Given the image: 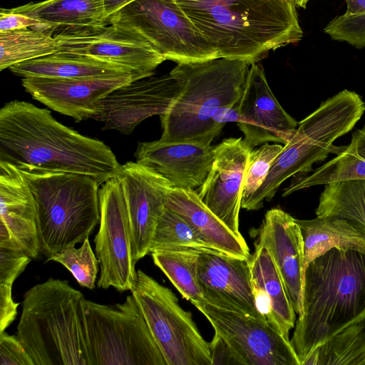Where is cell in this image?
<instances>
[{"label":"cell","mask_w":365,"mask_h":365,"mask_svg":"<svg viewBox=\"0 0 365 365\" xmlns=\"http://www.w3.org/2000/svg\"><path fill=\"white\" fill-rule=\"evenodd\" d=\"M0 160L19 169L88 175L101 185L121 165L101 140L61 124L46 108L18 100L0 110Z\"/></svg>","instance_id":"obj_1"},{"label":"cell","mask_w":365,"mask_h":365,"mask_svg":"<svg viewBox=\"0 0 365 365\" xmlns=\"http://www.w3.org/2000/svg\"><path fill=\"white\" fill-rule=\"evenodd\" d=\"M220 58L257 63L303 37L288 0H173Z\"/></svg>","instance_id":"obj_2"},{"label":"cell","mask_w":365,"mask_h":365,"mask_svg":"<svg viewBox=\"0 0 365 365\" xmlns=\"http://www.w3.org/2000/svg\"><path fill=\"white\" fill-rule=\"evenodd\" d=\"M365 318V254L331 249L308 265L302 312L290 342L301 365L311 353Z\"/></svg>","instance_id":"obj_3"},{"label":"cell","mask_w":365,"mask_h":365,"mask_svg":"<svg viewBox=\"0 0 365 365\" xmlns=\"http://www.w3.org/2000/svg\"><path fill=\"white\" fill-rule=\"evenodd\" d=\"M85 299L59 279L49 278L26 291L17 337L34 365H91Z\"/></svg>","instance_id":"obj_4"},{"label":"cell","mask_w":365,"mask_h":365,"mask_svg":"<svg viewBox=\"0 0 365 365\" xmlns=\"http://www.w3.org/2000/svg\"><path fill=\"white\" fill-rule=\"evenodd\" d=\"M250 66L245 61L224 58L178 64L170 74L181 83L182 89L160 115V140L210 145L216 137L212 117L218 108L240 101Z\"/></svg>","instance_id":"obj_5"},{"label":"cell","mask_w":365,"mask_h":365,"mask_svg":"<svg viewBox=\"0 0 365 365\" xmlns=\"http://www.w3.org/2000/svg\"><path fill=\"white\" fill-rule=\"evenodd\" d=\"M19 170L36 200L42 255L48 259L89 237L100 222L97 179L80 173Z\"/></svg>","instance_id":"obj_6"},{"label":"cell","mask_w":365,"mask_h":365,"mask_svg":"<svg viewBox=\"0 0 365 365\" xmlns=\"http://www.w3.org/2000/svg\"><path fill=\"white\" fill-rule=\"evenodd\" d=\"M365 112V103L354 91L344 89L323 101L298 123L292 138L274 160L260 187L241 203V208L258 210L270 201L289 178L312 170L333 151L334 142L354 128Z\"/></svg>","instance_id":"obj_7"},{"label":"cell","mask_w":365,"mask_h":365,"mask_svg":"<svg viewBox=\"0 0 365 365\" xmlns=\"http://www.w3.org/2000/svg\"><path fill=\"white\" fill-rule=\"evenodd\" d=\"M83 308L91 365H167L132 294L114 305L86 299Z\"/></svg>","instance_id":"obj_8"},{"label":"cell","mask_w":365,"mask_h":365,"mask_svg":"<svg viewBox=\"0 0 365 365\" xmlns=\"http://www.w3.org/2000/svg\"><path fill=\"white\" fill-rule=\"evenodd\" d=\"M138 34L164 58L179 63L220 58L218 51L173 0H134L107 19Z\"/></svg>","instance_id":"obj_9"},{"label":"cell","mask_w":365,"mask_h":365,"mask_svg":"<svg viewBox=\"0 0 365 365\" xmlns=\"http://www.w3.org/2000/svg\"><path fill=\"white\" fill-rule=\"evenodd\" d=\"M131 294L167 365H211L210 343L171 289L138 269Z\"/></svg>","instance_id":"obj_10"},{"label":"cell","mask_w":365,"mask_h":365,"mask_svg":"<svg viewBox=\"0 0 365 365\" xmlns=\"http://www.w3.org/2000/svg\"><path fill=\"white\" fill-rule=\"evenodd\" d=\"M52 34L56 53L94 58L127 68L140 78L154 75L166 61L138 34L113 24L58 28Z\"/></svg>","instance_id":"obj_11"},{"label":"cell","mask_w":365,"mask_h":365,"mask_svg":"<svg viewBox=\"0 0 365 365\" xmlns=\"http://www.w3.org/2000/svg\"><path fill=\"white\" fill-rule=\"evenodd\" d=\"M194 305L227 344L236 364L301 365L289 338L267 321L205 300Z\"/></svg>","instance_id":"obj_12"},{"label":"cell","mask_w":365,"mask_h":365,"mask_svg":"<svg viewBox=\"0 0 365 365\" xmlns=\"http://www.w3.org/2000/svg\"><path fill=\"white\" fill-rule=\"evenodd\" d=\"M100 222L95 237L99 262L97 286L132 291L137 279L132 257L131 235L127 205L121 185L115 176L99 190Z\"/></svg>","instance_id":"obj_13"},{"label":"cell","mask_w":365,"mask_h":365,"mask_svg":"<svg viewBox=\"0 0 365 365\" xmlns=\"http://www.w3.org/2000/svg\"><path fill=\"white\" fill-rule=\"evenodd\" d=\"M181 89V83L170 73L134 80L102 98L92 119L103 122V130L131 134L145 119L166 113Z\"/></svg>","instance_id":"obj_14"},{"label":"cell","mask_w":365,"mask_h":365,"mask_svg":"<svg viewBox=\"0 0 365 365\" xmlns=\"http://www.w3.org/2000/svg\"><path fill=\"white\" fill-rule=\"evenodd\" d=\"M123 188L130 222L134 263L150 253L158 219L172 183L135 161L121 165L115 175Z\"/></svg>","instance_id":"obj_15"},{"label":"cell","mask_w":365,"mask_h":365,"mask_svg":"<svg viewBox=\"0 0 365 365\" xmlns=\"http://www.w3.org/2000/svg\"><path fill=\"white\" fill-rule=\"evenodd\" d=\"M252 150L242 138L224 139L215 146L212 168L195 190L204 205L240 237L243 181Z\"/></svg>","instance_id":"obj_16"},{"label":"cell","mask_w":365,"mask_h":365,"mask_svg":"<svg viewBox=\"0 0 365 365\" xmlns=\"http://www.w3.org/2000/svg\"><path fill=\"white\" fill-rule=\"evenodd\" d=\"M238 113L237 125L252 148L269 142L285 145L299 123L274 97L258 62L250 66Z\"/></svg>","instance_id":"obj_17"},{"label":"cell","mask_w":365,"mask_h":365,"mask_svg":"<svg viewBox=\"0 0 365 365\" xmlns=\"http://www.w3.org/2000/svg\"><path fill=\"white\" fill-rule=\"evenodd\" d=\"M0 249L31 259L40 252L34 193L23 173L4 160H0Z\"/></svg>","instance_id":"obj_18"},{"label":"cell","mask_w":365,"mask_h":365,"mask_svg":"<svg viewBox=\"0 0 365 365\" xmlns=\"http://www.w3.org/2000/svg\"><path fill=\"white\" fill-rule=\"evenodd\" d=\"M197 274L205 301L266 321L256 306L249 259L218 250L202 251Z\"/></svg>","instance_id":"obj_19"},{"label":"cell","mask_w":365,"mask_h":365,"mask_svg":"<svg viewBox=\"0 0 365 365\" xmlns=\"http://www.w3.org/2000/svg\"><path fill=\"white\" fill-rule=\"evenodd\" d=\"M133 75L81 78H23L33 98L79 122L92 118L97 103L115 89L134 80Z\"/></svg>","instance_id":"obj_20"},{"label":"cell","mask_w":365,"mask_h":365,"mask_svg":"<svg viewBox=\"0 0 365 365\" xmlns=\"http://www.w3.org/2000/svg\"><path fill=\"white\" fill-rule=\"evenodd\" d=\"M267 248L282 277L294 312H302L304 240L296 219L279 208L267 212L257 242Z\"/></svg>","instance_id":"obj_21"},{"label":"cell","mask_w":365,"mask_h":365,"mask_svg":"<svg viewBox=\"0 0 365 365\" xmlns=\"http://www.w3.org/2000/svg\"><path fill=\"white\" fill-rule=\"evenodd\" d=\"M215 146L192 142H140L136 161L169 180L174 187L195 190L212 165Z\"/></svg>","instance_id":"obj_22"},{"label":"cell","mask_w":365,"mask_h":365,"mask_svg":"<svg viewBox=\"0 0 365 365\" xmlns=\"http://www.w3.org/2000/svg\"><path fill=\"white\" fill-rule=\"evenodd\" d=\"M249 262L258 311L269 324L289 338L290 330L295 326L296 312L270 254L265 247L255 243Z\"/></svg>","instance_id":"obj_23"},{"label":"cell","mask_w":365,"mask_h":365,"mask_svg":"<svg viewBox=\"0 0 365 365\" xmlns=\"http://www.w3.org/2000/svg\"><path fill=\"white\" fill-rule=\"evenodd\" d=\"M165 207L186 220L211 245L227 255L249 259L250 249L243 237L235 235L202 202L195 190L173 187Z\"/></svg>","instance_id":"obj_24"},{"label":"cell","mask_w":365,"mask_h":365,"mask_svg":"<svg viewBox=\"0 0 365 365\" xmlns=\"http://www.w3.org/2000/svg\"><path fill=\"white\" fill-rule=\"evenodd\" d=\"M17 76L54 78H81L133 75L123 67L94 58L68 53H54L29 60L9 68Z\"/></svg>","instance_id":"obj_25"},{"label":"cell","mask_w":365,"mask_h":365,"mask_svg":"<svg viewBox=\"0 0 365 365\" xmlns=\"http://www.w3.org/2000/svg\"><path fill=\"white\" fill-rule=\"evenodd\" d=\"M296 222L304 240V274L312 261L333 248L365 254V234L344 219L327 216Z\"/></svg>","instance_id":"obj_26"},{"label":"cell","mask_w":365,"mask_h":365,"mask_svg":"<svg viewBox=\"0 0 365 365\" xmlns=\"http://www.w3.org/2000/svg\"><path fill=\"white\" fill-rule=\"evenodd\" d=\"M38 19L43 31L106 24L105 0H45L9 9Z\"/></svg>","instance_id":"obj_27"},{"label":"cell","mask_w":365,"mask_h":365,"mask_svg":"<svg viewBox=\"0 0 365 365\" xmlns=\"http://www.w3.org/2000/svg\"><path fill=\"white\" fill-rule=\"evenodd\" d=\"M352 180H365V125L352 134L349 145L336 157L312 174L293 180L284 189L282 197L316 185Z\"/></svg>","instance_id":"obj_28"},{"label":"cell","mask_w":365,"mask_h":365,"mask_svg":"<svg viewBox=\"0 0 365 365\" xmlns=\"http://www.w3.org/2000/svg\"><path fill=\"white\" fill-rule=\"evenodd\" d=\"M315 214L317 217L344 219L365 234V180L325 185Z\"/></svg>","instance_id":"obj_29"},{"label":"cell","mask_w":365,"mask_h":365,"mask_svg":"<svg viewBox=\"0 0 365 365\" xmlns=\"http://www.w3.org/2000/svg\"><path fill=\"white\" fill-rule=\"evenodd\" d=\"M302 365H365V318L319 346Z\"/></svg>","instance_id":"obj_30"},{"label":"cell","mask_w":365,"mask_h":365,"mask_svg":"<svg viewBox=\"0 0 365 365\" xmlns=\"http://www.w3.org/2000/svg\"><path fill=\"white\" fill-rule=\"evenodd\" d=\"M56 52V41L49 31L29 28L0 32V71Z\"/></svg>","instance_id":"obj_31"},{"label":"cell","mask_w":365,"mask_h":365,"mask_svg":"<svg viewBox=\"0 0 365 365\" xmlns=\"http://www.w3.org/2000/svg\"><path fill=\"white\" fill-rule=\"evenodd\" d=\"M199 251L163 250L151 253L155 264L167 276L183 298L195 304L204 300L197 278Z\"/></svg>","instance_id":"obj_32"},{"label":"cell","mask_w":365,"mask_h":365,"mask_svg":"<svg viewBox=\"0 0 365 365\" xmlns=\"http://www.w3.org/2000/svg\"><path fill=\"white\" fill-rule=\"evenodd\" d=\"M178 250H217L186 220L165 207L158 219L150 253Z\"/></svg>","instance_id":"obj_33"},{"label":"cell","mask_w":365,"mask_h":365,"mask_svg":"<svg viewBox=\"0 0 365 365\" xmlns=\"http://www.w3.org/2000/svg\"><path fill=\"white\" fill-rule=\"evenodd\" d=\"M61 264L74 277L83 287L93 289L98 272L99 262L95 255L88 238H86L79 248L71 245L54 256L47 259Z\"/></svg>","instance_id":"obj_34"},{"label":"cell","mask_w":365,"mask_h":365,"mask_svg":"<svg viewBox=\"0 0 365 365\" xmlns=\"http://www.w3.org/2000/svg\"><path fill=\"white\" fill-rule=\"evenodd\" d=\"M283 146L266 143L251 150L243 181L241 203L252 196L262 185Z\"/></svg>","instance_id":"obj_35"},{"label":"cell","mask_w":365,"mask_h":365,"mask_svg":"<svg viewBox=\"0 0 365 365\" xmlns=\"http://www.w3.org/2000/svg\"><path fill=\"white\" fill-rule=\"evenodd\" d=\"M324 31L332 39L346 42L356 48L365 47V14L335 16Z\"/></svg>","instance_id":"obj_36"},{"label":"cell","mask_w":365,"mask_h":365,"mask_svg":"<svg viewBox=\"0 0 365 365\" xmlns=\"http://www.w3.org/2000/svg\"><path fill=\"white\" fill-rule=\"evenodd\" d=\"M0 365H34L19 339L8 334H0Z\"/></svg>","instance_id":"obj_37"},{"label":"cell","mask_w":365,"mask_h":365,"mask_svg":"<svg viewBox=\"0 0 365 365\" xmlns=\"http://www.w3.org/2000/svg\"><path fill=\"white\" fill-rule=\"evenodd\" d=\"M15 279H0V333L14 321L19 303L12 298V286Z\"/></svg>","instance_id":"obj_38"},{"label":"cell","mask_w":365,"mask_h":365,"mask_svg":"<svg viewBox=\"0 0 365 365\" xmlns=\"http://www.w3.org/2000/svg\"><path fill=\"white\" fill-rule=\"evenodd\" d=\"M43 31V24L36 19L11 11L1 9L0 32L19 30L26 28Z\"/></svg>","instance_id":"obj_39"},{"label":"cell","mask_w":365,"mask_h":365,"mask_svg":"<svg viewBox=\"0 0 365 365\" xmlns=\"http://www.w3.org/2000/svg\"><path fill=\"white\" fill-rule=\"evenodd\" d=\"M210 348L212 356L211 365L235 364L228 346L216 333L212 341L210 342Z\"/></svg>","instance_id":"obj_40"},{"label":"cell","mask_w":365,"mask_h":365,"mask_svg":"<svg viewBox=\"0 0 365 365\" xmlns=\"http://www.w3.org/2000/svg\"><path fill=\"white\" fill-rule=\"evenodd\" d=\"M239 118L238 103L234 106H223L218 108L212 117L216 136L227 123H237Z\"/></svg>","instance_id":"obj_41"},{"label":"cell","mask_w":365,"mask_h":365,"mask_svg":"<svg viewBox=\"0 0 365 365\" xmlns=\"http://www.w3.org/2000/svg\"><path fill=\"white\" fill-rule=\"evenodd\" d=\"M346 16H354L365 14V0H345Z\"/></svg>","instance_id":"obj_42"},{"label":"cell","mask_w":365,"mask_h":365,"mask_svg":"<svg viewBox=\"0 0 365 365\" xmlns=\"http://www.w3.org/2000/svg\"><path fill=\"white\" fill-rule=\"evenodd\" d=\"M134 0H105L106 21L109 16Z\"/></svg>","instance_id":"obj_43"},{"label":"cell","mask_w":365,"mask_h":365,"mask_svg":"<svg viewBox=\"0 0 365 365\" xmlns=\"http://www.w3.org/2000/svg\"><path fill=\"white\" fill-rule=\"evenodd\" d=\"M309 1V0H295V6L297 7L306 9Z\"/></svg>","instance_id":"obj_44"},{"label":"cell","mask_w":365,"mask_h":365,"mask_svg":"<svg viewBox=\"0 0 365 365\" xmlns=\"http://www.w3.org/2000/svg\"><path fill=\"white\" fill-rule=\"evenodd\" d=\"M291 4L295 6V0H288Z\"/></svg>","instance_id":"obj_45"}]
</instances>
